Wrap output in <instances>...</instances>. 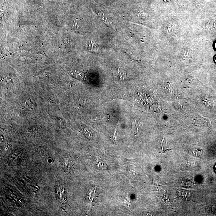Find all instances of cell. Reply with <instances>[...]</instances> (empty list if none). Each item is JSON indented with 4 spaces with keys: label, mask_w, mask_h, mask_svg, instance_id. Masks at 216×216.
I'll use <instances>...</instances> for the list:
<instances>
[{
    "label": "cell",
    "mask_w": 216,
    "mask_h": 216,
    "mask_svg": "<svg viewBox=\"0 0 216 216\" xmlns=\"http://www.w3.org/2000/svg\"><path fill=\"white\" fill-rule=\"evenodd\" d=\"M165 1H170V0H164Z\"/></svg>",
    "instance_id": "7a4b0ae2"
},
{
    "label": "cell",
    "mask_w": 216,
    "mask_h": 216,
    "mask_svg": "<svg viewBox=\"0 0 216 216\" xmlns=\"http://www.w3.org/2000/svg\"><path fill=\"white\" fill-rule=\"evenodd\" d=\"M215 171L216 172V165L215 166Z\"/></svg>",
    "instance_id": "6da1fadb"
}]
</instances>
